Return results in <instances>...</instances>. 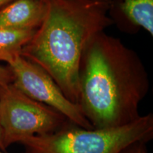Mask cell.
<instances>
[{
  "instance_id": "6da1fadb",
  "label": "cell",
  "mask_w": 153,
  "mask_h": 153,
  "mask_svg": "<svg viewBox=\"0 0 153 153\" xmlns=\"http://www.w3.org/2000/svg\"><path fill=\"white\" fill-rule=\"evenodd\" d=\"M78 104L94 129L123 126L137 119L149 88L139 55L104 31L84 51L79 71Z\"/></svg>"
},
{
  "instance_id": "7a4b0ae2",
  "label": "cell",
  "mask_w": 153,
  "mask_h": 153,
  "mask_svg": "<svg viewBox=\"0 0 153 153\" xmlns=\"http://www.w3.org/2000/svg\"><path fill=\"white\" fill-rule=\"evenodd\" d=\"M41 26L21 55L43 68L69 100L78 104L84 51L96 35L114 24L111 0H45Z\"/></svg>"
},
{
  "instance_id": "3957f363",
  "label": "cell",
  "mask_w": 153,
  "mask_h": 153,
  "mask_svg": "<svg viewBox=\"0 0 153 153\" xmlns=\"http://www.w3.org/2000/svg\"><path fill=\"white\" fill-rule=\"evenodd\" d=\"M153 138V115L140 116L132 123L108 129H87L69 122L55 133L21 141L24 153H118L137 140Z\"/></svg>"
},
{
  "instance_id": "277c9868",
  "label": "cell",
  "mask_w": 153,
  "mask_h": 153,
  "mask_svg": "<svg viewBox=\"0 0 153 153\" xmlns=\"http://www.w3.org/2000/svg\"><path fill=\"white\" fill-rule=\"evenodd\" d=\"M69 122L60 112L30 98L13 84L0 85V126L5 150L26 137L55 133Z\"/></svg>"
},
{
  "instance_id": "5b68a950",
  "label": "cell",
  "mask_w": 153,
  "mask_h": 153,
  "mask_svg": "<svg viewBox=\"0 0 153 153\" xmlns=\"http://www.w3.org/2000/svg\"><path fill=\"white\" fill-rule=\"evenodd\" d=\"M14 76L13 85L30 98L54 108L72 123L87 129L92 126L79 104L70 101L43 68L22 55L7 63Z\"/></svg>"
},
{
  "instance_id": "8992f818",
  "label": "cell",
  "mask_w": 153,
  "mask_h": 153,
  "mask_svg": "<svg viewBox=\"0 0 153 153\" xmlns=\"http://www.w3.org/2000/svg\"><path fill=\"white\" fill-rule=\"evenodd\" d=\"M45 12V0H14L0 8V29L36 30Z\"/></svg>"
},
{
  "instance_id": "52a82bcc",
  "label": "cell",
  "mask_w": 153,
  "mask_h": 153,
  "mask_svg": "<svg viewBox=\"0 0 153 153\" xmlns=\"http://www.w3.org/2000/svg\"><path fill=\"white\" fill-rule=\"evenodd\" d=\"M114 2L132 24L143 28L153 36V0H121Z\"/></svg>"
},
{
  "instance_id": "ba28073f",
  "label": "cell",
  "mask_w": 153,
  "mask_h": 153,
  "mask_svg": "<svg viewBox=\"0 0 153 153\" xmlns=\"http://www.w3.org/2000/svg\"><path fill=\"white\" fill-rule=\"evenodd\" d=\"M36 30L0 29V61L8 63L22 54V51L33 37Z\"/></svg>"
},
{
  "instance_id": "9c48e42d",
  "label": "cell",
  "mask_w": 153,
  "mask_h": 153,
  "mask_svg": "<svg viewBox=\"0 0 153 153\" xmlns=\"http://www.w3.org/2000/svg\"><path fill=\"white\" fill-rule=\"evenodd\" d=\"M147 143L143 140L133 142L122 148L118 153H148Z\"/></svg>"
},
{
  "instance_id": "30bf717a",
  "label": "cell",
  "mask_w": 153,
  "mask_h": 153,
  "mask_svg": "<svg viewBox=\"0 0 153 153\" xmlns=\"http://www.w3.org/2000/svg\"><path fill=\"white\" fill-rule=\"evenodd\" d=\"M14 76L9 65L0 66V85L12 84Z\"/></svg>"
},
{
  "instance_id": "8fae6325",
  "label": "cell",
  "mask_w": 153,
  "mask_h": 153,
  "mask_svg": "<svg viewBox=\"0 0 153 153\" xmlns=\"http://www.w3.org/2000/svg\"><path fill=\"white\" fill-rule=\"evenodd\" d=\"M0 150L6 152L4 148L3 145V138H2V131H1V126H0Z\"/></svg>"
},
{
  "instance_id": "7c38bea8",
  "label": "cell",
  "mask_w": 153,
  "mask_h": 153,
  "mask_svg": "<svg viewBox=\"0 0 153 153\" xmlns=\"http://www.w3.org/2000/svg\"><path fill=\"white\" fill-rule=\"evenodd\" d=\"M12 1H14V0H0V8L7 5V4L11 2Z\"/></svg>"
},
{
  "instance_id": "4fadbf2b",
  "label": "cell",
  "mask_w": 153,
  "mask_h": 153,
  "mask_svg": "<svg viewBox=\"0 0 153 153\" xmlns=\"http://www.w3.org/2000/svg\"><path fill=\"white\" fill-rule=\"evenodd\" d=\"M111 1H121V0H111Z\"/></svg>"
},
{
  "instance_id": "5bb4252c",
  "label": "cell",
  "mask_w": 153,
  "mask_h": 153,
  "mask_svg": "<svg viewBox=\"0 0 153 153\" xmlns=\"http://www.w3.org/2000/svg\"><path fill=\"white\" fill-rule=\"evenodd\" d=\"M0 153H6V152H3V151L0 150Z\"/></svg>"
}]
</instances>
